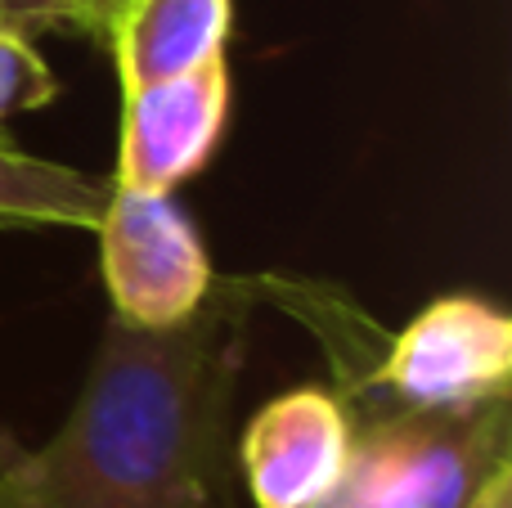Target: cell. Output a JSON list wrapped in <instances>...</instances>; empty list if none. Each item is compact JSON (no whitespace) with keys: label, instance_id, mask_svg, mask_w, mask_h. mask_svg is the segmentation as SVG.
Here are the masks:
<instances>
[{"label":"cell","instance_id":"6da1fadb","mask_svg":"<svg viewBox=\"0 0 512 508\" xmlns=\"http://www.w3.org/2000/svg\"><path fill=\"white\" fill-rule=\"evenodd\" d=\"M252 302V284H212L180 329L108 324L59 432L0 437V508H212Z\"/></svg>","mask_w":512,"mask_h":508},{"label":"cell","instance_id":"7a4b0ae2","mask_svg":"<svg viewBox=\"0 0 512 508\" xmlns=\"http://www.w3.org/2000/svg\"><path fill=\"white\" fill-rule=\"evenodd\" d=\"M508 464V396L459 410L387 405L355 428L351 468L324 508H468Z\"/></svg>","mask_w":512,"mask_h":508},{"label":"cell","instance_id":"3957f363","mask_svg":"<svg viewBox=\"0 0 512 508\" xmlns=\"http://www.w3.org/2000/svg\"><path fill=\"white\" fill-rule=\"evenodd\" d=\"M95 234L113 320L144 333H167L194 320L216 270L203 234L176 198L113 185Z\"/></svg>","mask_w":512,"mask_h":508},{"label":"cell","instance_id":"277c9868","mask_svg":"<svg viewBox=\"0 0 512 508\" xmlns=\"http://www.w3.org/2000/svg\"><path fill=\"white\" fill-rule=\"evenodd\" d=\"M512 320L481 297H441L418 311L373 365V392L400 410H459L508 396Z\"/></svg>","mask_w":512,"mask_h":508},{"label":"cell","instance_id":"5b68a950","mask_svg":"<svg viewBox=\"0 0 512 508\" xmlns=\"http://www.w3.org/2000/svg\"><path fill=\"white\" fill-rule=\"evenodd\" d=\"M230 126V54L122 95L113 185L171 194L207 167Z\"/></svg>","mask_w":512,"mask_h":508},{"label":"cell","instance_id":"8992f818","mask_svg":"<svg viewBox=\"0 0 512 508\" xmlns=\"http://www.w3.org/2000/svg\"><path fill=\"white\" fill-rule=\"evenodd\" d=\"M355 450V419L328 387H297L252 414L243 432V477L256 508H324Z\"/></svg>","mask_w":512,"mask_h":508},{"label":"cell","instance_id":"52a82bcc","mask_svg":"<svg viewBox=\"0 0 512 508\" xmlns=\"http://www.w3.org/2000/svg\"><path fill=\"white\" fill-rule=\"evenodd\" d=\"M230 27L234 0H117L104 41L122 95L230 54Z\"/></svg>","mask_w":512,"mask_h":508},{"label":"cell","instance_id":"ba28073f","mask_svg":"<svg viewBox=\"0 0 512 508\" xmlns=\"http://www.w3.org/2000/svg\"><path fill=\"white\" fill-rule=\"evenodd\" d=\"M113 176L23 153L0 135V225L9 230H95Z\"/></svg>","mask_w":512,"mask_h":508},{"label":"cell","instance_id":"9c48e42d","mask_svg":"<svg viewBox=\"0 0 512 508\" xmlns=\"http://www.w3.org/2000/svg\"><path fill=\"white\" fill-rule=\"evenodd\" d=\"M59 99V77L27 32L0 27V126Z\"/></svg>","mask_w":512,"mask_h":508},{"label":"cell","instance_id":"30bf717a","mask_svg":"<svg viewBox=\"0 0 512 508\" xmlns=\"http://www.w3.org/2000/svg\"><path fill=\"white\" fill-rule=\"evenodd\" d=\"M0 27H14V32L77 27V0H0Z\"/></svg>","mask_w":512,"mask_h":508},{"label":"cell","instance_id":"8fae6325","mask_svg":"<svg viewBox=\"0 0 512 508\" xmlns=\"http://www.w3.org/2000/svg\"><path fill=\"white\" fill-rule=\"evenodd\" d=\"M468 508H512V468H495V473L481 482V491L472 495Z\"/></svg>","mask_w":512,"mask_h":508},{"label":"cell","instance_id":"7c38bea8","mask_svg":"<svg viewBox=\"0 0 512 508\" xmlns=\"http://www.w3.org/2000/svg\"><path fill=\"white\" fill-rule=\"evenodd\" d=\"M117 0H77V32H90L95 41L108 36V23H113Z\"/></svg>","mask_w":512,"mask_h":508}]
</instances>
